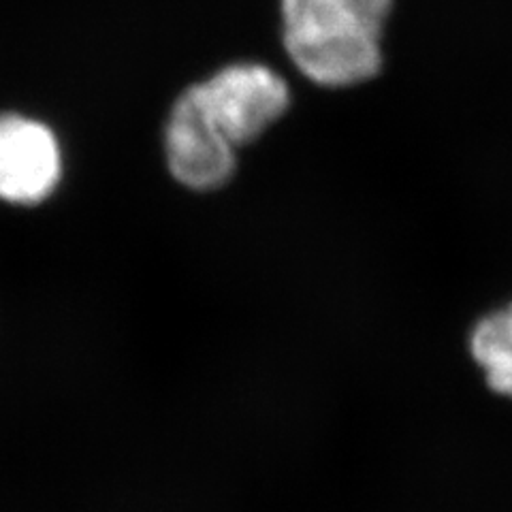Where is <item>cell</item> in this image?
Returning a JSON list of instances; mask_svg holds the SVG:
<instances>
[{"label": "cell", "mask_w": 512, "mask_h": 512, "mask_svg": "<svg viewBox=\"0 0 512 512\" xmlns=\"http://www.w3.org/2000/svg\"><path fill=\"white\" fill-rule=\"evenodd\" d=\"M393 0H280L284 50L312 84L352 88L382 69Z\"/></svg>", "instance_id": "obj_1"}, {"label": "cell", "mask_w": 512, "mask_h": 512, "mask_svg": "<svg viewBox=\"0 0 512 512\" xmlns=\"http://www.w3.org/2000/svg\"><path fill=\"white\" fill-rule=\"evenodd\" d=\"M188 88L237 150L263 137L291 107L284 77L261 62L227 64Z\"/></svg>", "instance_id": "obj_2"}, {"label": "cell", "mask_w": 512, "mask_h": 512, "mask_svg": "<svg viewBox=\"0 0 512 512\" xmlns=\"http://www.w3.org/2000/svg\"><path fill=\"white\" fill-rule=\"evenodd\" d=\"M165 158L173 180L197 192L227 186L237 171V148L207 118L190 88L175 99L167 118Z\"/></svg>", "instance_id": "obj_3"}, {"label": "cell", "mask_w": 512, "mask_h": 512, "mask_svg": "<svg viewBox=\"0 0 512 512\" xmlns=\"http://www.w3.org/2000/svg\"><path fill=\"white\" fill-rule=\"evenodd\" d=\"M62 152L50 126L18 114L0 116V199L35 205L56 190Z\"/></svg>", "instance_id": "obj_4"}, {"label": "cell", "mask_w": 512, "mask_h": 512, "mask_svg": "<svg viewBox=\"0 0 512 512\" xmlns=\"http://www.w3.org/2000/svg\"><path fill=\"white\" fill-rule=\"evenodd\" d=\"M468 350L487 387L512 402V301L476 320Z\"/></svg>", "instance_id": "obj_5"}]
</instances>
